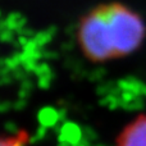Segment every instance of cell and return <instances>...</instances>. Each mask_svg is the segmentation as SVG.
<instances>
[{
  "mask_svg": "<svg viewBox=\"0 0 146 146\" xmlns=\"http://www.w3.org/2000/svg\"><path fill=\"white\" fill-rule=\"evenodd\" d=\"M146 38V23L133 8L121 1L98 4L85 13L76 28L81 54L91 63L118 60L136 53Z\"/></svg>",
  "mask_w": 146,
  "mask_h": 146,
  "instance_id": "6da1fadb",
  "label": "cell"
},
{
  "mask_svg": "<svg viewBox=\"0 0 146 146\" xmlns=\"http://www.w3.org/2000/svg\"><path fill=\"white\" fill-rule=\"evenodd\" d=\"M115 146H146V114L136 117L121 131Z\"/></svg>",
  "mask_w": 146,
  "mask_h": 146,
  "instance_id": "7a4b0ae2",
  "label": "cell"
},
{
  "mask_svg": "<svg viewBox=\"0 0 146 146\" xmlns=\"http://www.w3.org/2000/svg\"><path fill=\"white\" fill-rule=\"evenodd\" d=\"M30 140V132L27 129H21L13 135L0 136V146H28Z\"/></svg>",
  "mask_w": 146,
  "mask_h": 146,
  "instance_id": "3957f363",
  "label": "cell"
}]
</instances>
